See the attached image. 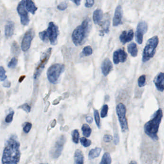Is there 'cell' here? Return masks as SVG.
Listing matches in <instances>:
<instances>
[{
	"label": "cell",
	"mask_w": 164,
	"mask_h": 164,
	"mask_svg": "<svg viewBox=\"0 0 164 164\" xmlns=\"http://www.w3.org/2000/svg\"><path fill=\"white\" fill-rule=\"evenodd\" d=\"M20 143L16 136L10 137L6 143L3 153L2 164H18L20 159Z\"/></svg>",
	"instance_id": "cell-1"
},
{
	"label": "cell",
	"mask_w": 164,
	"mask_h": 164,
	"mask_svg": "<svg viewBox=\"0 0 164 164\" xmlns=\"http://www.w3.org/2000/svg\"><path fill=\"white\" fill-rule=\"evenodd\" d=\"M92 23L89 18H86L74 30L71 38L73 43L76 46H80L85 43L92 28Z\"/></svg>",
	"instance_id": "cell-2"
},
{
	"label": "cell",
	"mask_w": 164,
	"mask_h": 164,
	"mask_svg": "<svg viewBox=\"0 0 164 164\" xmlns=\"http://www.w3.org/2000/svg\"><path fill=\"white\" fill-rule=\"evenodd\" d=\"M162 117L163 111L161 108L159 109L154 113L151 119L144 126V130L145 134L154 141L158 140L157 132Z\"/></svg>",
	"instance_id": "cell-3"
},
{
	"label": "cell",
	"mask_w": 164,
	"mask_h": 164,
	"mask_svg": "<svg viewBox=\"0 0 164 164\" xmlns=\"http://www.w3.org/2000/svg\"><path fill=\"white\" fill-rule=\"evenodd\" d=\"M158 43L159 38L157 36H153L148 39L143 51L142 61L144 63L149 61L154 57Z\"/></svg>",
	"instance_id": "cell-4"
},
{
	"label": "cell",
	"mask_w": 164,
	"mask_h": 164,
	"mask_svg": "<svg viewBox=\"0 0 164 164\" xmlns=\"http://www.w3.org/2000/svg\"><path fill=\"white\" fill-rule=\"evenodd\" d=\"M65 69V65L59 63L53 64L49 67L47 71V76L50 82L52 84L57 83Z\"/></svg>",
	"instance_id": "cell-5"
},
{
	"label": "cell",
	"mask_w": 164,
	"mask_h": 164,
	"mask_svg": "<svg viewBox=\"0 0 164 164\" xmlns=\"http://www.w3.org/2000/svg\"><path fill=\"white\" fill-rule=\"evenodd\" d=\"M126 107L123 103H119L116 107V112L118 116V121L123 132H126L129 130L128 121L126 118Z\"/></svg>",
	"instance_id": "cell-6"
},
{
	"label": "cell",
	"mask_w": 164,
	"mask_h": 164,
	"mask_svg": "<svg viewBox=\"0 0 164 164\" xmlns=\"http://www.w3.org/2000/svg\"><path fill=\"white\" fill-rule=\"evenodd\" d=\"M52 51V48H48L47 50H46V51L44 52L42 54L41 60H40V63L39 64L37 67L36 68L34 75H33V77L35 80L38 79L41 76L43 70L46 64L48 63V60L50 57Z\"/></svg>",
	"instance_id": "cell-7"
},
{
	"label": "cell",
	"mask_w": 164,
	"mask_h": 164,
	"mask_svg": "<svg viewBox=\"0 0 164 164\" xmlns=\"http://www.w3.org/2000/svg\"><path fill=\"white\" fill-rule=\"evenodd\" d=\"M66 142V138L65 136L63 135L60 136L57 139L50 152V155L52 158L57 159L61 156Z\"/></svg>",
	"instance_id": "cell-8"
},
{
	"label": "cell",
	"mask_w": 164,
	"mask_h": 164,
	"mask_svg": "<svg viewBox=\"0 0 164 164\" xmlns=\"http://www.w3.org/2000/svg\"><path fill=\"white\" fill-rule=\"evenodd\" d=\"M47 30L48 38L52 45H56L57 43V38L59 35L58 27L53 22H50L48 25Z\"/></svg>",
	"instance_id": "cell-9"
},
{
	"label": "cell",
	"mask_w": 164,
	"mask_h": 164,
	"mask_svg": "<svg viewBox=\"0 0 164 164\" xmlns=\"http://www.w3.org/2000/svg\"><path fill=\"white\" fill-rule=\"evenodd\" d=\"M25 1L22 0L19 2L17 7V11L20 17V21L22 24L24 26H27L29 25L30 20L28 12L25 8Z\"/></svg>",
	"instance_id": "cell-10"
},
{
	"label": "cell",
	"mask_w": 164,
	"mask_h": 164,
	"mask_svg": "<svg viewBox=\"0 0 164 164\" xmlns=\"http://www.w3.org/2000/svg\"><path fill=\"white\" fill-rule=\"evenodd\" d=\"M148 30V25L145 21H141L139 23L137 27L135 33V39L137 43L139 44H142L143 42L144 35Z\"/></svg>",
	"instance_id": "cell-11"
},
{
	"label": "cell",
	"mask_w": 164,
	"mask_h": 164,
	"mask_svg": "<svg viewBox=\"0 0 164 164\" xmlns=\"http://www.w3.org/2000/svg\"><path fill=\"white\" fill-rule=\"evenodd\" d=\"M35 33L34 30L30 29L25 34L21 43V49L23 51L26 52L29 50L31 46V42L34 38Z\"/></svg>",
	"instance_id": "cell-12"
},
{
	"label": "cell",
	"mask_w": 164,
	"mask_h": 164,
	"mask_svg": "<svg viewBox=\"0 0 164 164\" xmlns=\"http://www.w3.org/2000/svg\"><path fill=\"white\" fill-rule=\"evenodd\" d=\"M127 57L128 55L125 51L121 49H118L113 53V62L116 65L120 63H124L127 60Z\"/></svg>",
	"instance_id": "cell-13"
},
{
	"label": "cell",
	"mask_w": 164,
	"mask_h": 164,
	"mask_svg": "<svg viewBox=\"0 0 164 164\" xmlns=\"http://www.w3.org/2000/svg\"><path fill=\"white\" fill-rule=\"evenodd\" d=\"M122 8L120 5L116 7L115 10L114 18L113 20V25L114 27H117L121 24L122 19Z\"/></svg>",
	"instance_id": "cell-14"
},
{
	"label": "cell",
	"mask_w": 164,
	"mask_h": 164,
	"mask_svg": "<svg viewBox=\"0 0 164 164\" xmlns=\"http://www.w3.org/2000/svg\"><path fill=\"white\" fill-rule=\"evenodd\" d=\"M113 66L109 59L107 58L103 60L102 64V72L104 76H107L113 69Z\"/></svg>",
	"instance_id": "cell-15"
},
{
	"label": "cell",
	"mask_w": 164,
	"mask_h": 164,
	"mask_svg": "<svg viewBox=\"0 0 164 164\" xmlns=\"http://www.w3.org/2000/svg\"><path fill=\"white\" fill-rule=\"evenodd\" d=\"M134 37V32L132 30L127 31L126 30L123 31L119 37V39L123 44L131 42Z\"/></svg>",
	"instance_id": "cell-16"
},
{
	"label": "cell",
	"mask_w": 164,
	"mask_h": 164,
	"mask_svg": "<svg viewBox=\"0 0 164 164\" xmlns=\"http://www.w3.org/2000/svg\"><path fill=\"white\" fill-rule=\"evenodd\" d=\"M164 73L163 72H160L157 75V76L155 77L153 80L154 84H155L158 91L161 92H163L164 91Z\"/></svg>",
	"instance_id": "cell-17"
},
{
	"label": "cell",
	"mask_w": 164,
	"mask_h": 164,
	"mask_svg": "<svg viewBox=\"0 0 164 164\" xmlns=\"http://www.w3.org/2000/svg\"><path fill=\"white\" fill-rule=\"evenodd\" d=\"M15 23L12 21H9L5 26V35L7 37H10L14 34L15 30Z\"/></svg>",
	"instance_id": "cell-18"
},
{
	"label": "cell",
	"mask_w": 164,
	"mask_h": 164,
	"mask_svg": "<svg viewBox=\"0 0 164 164\" xmlns=\"http://www.w3.org/2000/svg\"><path fill=\"white\" fill-rule=\"evenodd\" d=\"M25 8L27 11L31 13L33 15L35 14L36 11L38 10L37 7L35 6V4L31 0L25 1Z\"/></svg>",
	"instance_id": "cell-19"
},
{
	"label": "cell",
	"mask_w": 164,
	"mask_h": 164,
	"mask_svg": "<svg viewBox=\"0 0 164 164\" xmlns=\"http://www.w3.org/2000/svg\"><path fill=\"white\" fill-rule=\"evenodd\" d=\"M84 157L80 150H76L74 153V164H84Z\"/></svg>",
	"instance_id": "cell-20"
},
{
	"label": "cell",
	"mask_w": 164,
	"mask_h": 164,
	"mask_svg": "<svg viewBox=\"0 0 164 164\" xmlns=\"http://www.w3.org/2000/svg\"><path fill=\"white\" fill-rule=\"evenodd\" d=\"M103 17V12L101 9H97L94 11L93 14V20L94 24L99 25L101 22Z\"/></svg>",
	"instance_id": "cell-21"
},
{
	"label": "cell",
	"mask_w": 164,
	"mask_h": 164,
	"mask_svg": "<svg viewBox=\"0 0 164 164\" xmlns=\"http://www.w3.org/2000/svg\"><path fill=\"white\" fill-rule=\"evenodd\" d=\"M102 149L99 147H96L89 151V160H92L95 158L98 157L101 153Z\"/></svg>",
	"instance_id": "cell-22"
},
{
	"label": "cell",
	"mask_w": 164,
	"mask_h": 164,
	"mask_svg": "<svg viewBox=\"0 0 164 164\" xmlns=\"http://www.w3.org/2000/svg\"><path fill=\"white\" fill-rule=\"evenodd\" d=\"M128 52L130 53L132 57H136L138 54V49L136 44L133 43L128 45Z\"/></svg>",
	"instance_id": "cell-23"
},
{
	"label": "cell",
	"mask_w": 164,
	"mask_h": 164,
	"mask_svg": "<svg viewBox=\"0 0 164 164\" xmlns=\"http://www.w3.org/2000/svg\"><path fill=\"white\" fill-rule=\"evenodd\" d=\"M109 26H110L109 21H106L103 25H102V29L100 30V32H99L100 35L102 36L104 35V34H108L109 32Z\"/></svg>",
	"instance_id": "cell-24"
},
{
	"label": "cell",
	"mask_w": 164,
	"mask_h": 164,
	"mask_svg": "<svg viewBox=\"0 0 164 164\" xmlns=\"http://www.w3.org/2000/svg\"><path fill=\"white\" fill-rule=\"evenodd\" d=\"M81 130L82 131V134L84 136L88 138L91 136L92 133V129L89 127V125L87 124H84L82 125Z\"/></svg>",
	"instance_id": "cell-25"
},
{
	"label": "cell",
	"mask_w": 164,
	"mask_h": 164,
	"mask_svg": "<svg viewBox=\"0 0 164 164\" xmlns=\"http://www.w3.org/2000/svg\"><path fill=\"white\" fill-rule=\"evenodd\" d=\"M93 50L91 46H87L84 47L82 50V51L80 53V56L81 57H89L93 54Z\"/></svg>",
	"instance_id": "cell-26"
},
{
	"label": "cell",
	"mask_w": 164,
	"mask_h": 164,
	"mask_svg": "<svg viewBox=\"0 0 164 164\" xmlns=\"http://www.w3.org/2000/svg\"><path fill=\"white\" fill-rule=\"evenodd\" d=\"M111 162H112V159L110 153H106L102 156L100 164H111Z\"/></svg>",
	"instance_id": "cell-27"
},
{
	"label": "cell",
	"mask_w": 164,
	"mask_h": 164,
	"mask_svg": "<svg viewBox=\"0 0 164 164\" xmlns=\"http://www.w3.org/2000/svg\"><path fill=\"white\" fill-rule=\"evenodd\" d=\"M72 138L74 143L76 144H79V138H80V133L78 130H74L72 132Z\"/></svg>",
	"instance_id": "cell-28"
},
{
	"label": "cell",
	"mask_w": 164,
	"mask_h": 164,
	"mask_svg": "<svg viewBox=\"0 0 164 164\" xmlns=\"http://www.w3.org/2000/svg\"><path fill=\"white\" fill-rule=\"evenodd\" d=\"M19 46L17 42L14 41L11 46V52L14 55H18L19 53Z\"/></svg>",
	"instance_id": "cell-29"
},
{
	"label": "cell",
	"mask_w": 164,
	"mask_h": 164,
	"mask_svg": "<svg viewBox=\"0 0 164 164\" xmlns=\"http://www.w3.org/2000/svg\"><path fill=\"white\" fill-rule=\"evenodd\" d=\"M94 117L96 125L99 129H100V117L99 116V112L97 110H94Z\"/></svg>",
	"instance_id": "cell-30"
},
{
	"label": "cell",
	"mask_w": 164,
	"mask_h": 164,
	"mask_svg": "<svg viewBox=\"0 0 164 164\" xmlns=\"http://www.w3.org/2000/svg\"><path fill=\"white\" fill-rule=\"evenodd\" d=\"M80 142L81 145L85 147H89L92 144V141L91 140H89L86 138L84 137L80 139Z\"/></svg>",
	"instance_id": "cell-31"
},
{
	"label": "cell",
	"mask_w": 164,
	"mask_h": 164,
	"mask_svg": "<svg viewBox=\"0 0 164 164\" xmlns=\"http://www.w3.org/2000/svg\"><path fill=\"white\" fill-rule=\"evenodd\" d=\"M145 82H146V76L145 75H143L139 78L138 80L139 87H143L145 85Z\"/></svg>",
	"instance_id": "cell-32"
},
{
	"label": "cell",
	"mask_w": 164,
	"mask_h": 164,
	"mask_svg": "<svg viewBox=\"0 0 164 164\" xmlns=\"http://www.w3.org/2000/svg\"><path fill=\"white\" fill-rule=\"evenodd\" d=\"M18 63V60L16 58L13 57L8 64V67L9 68H14L16 67Z\"/></svg>",
	"instance_id": "cell-33"
},
{
	"label": "cell",
	"mask_w": 164,
	"mask_h": 164,
	"mask_svg": "<svg viewBox=\"0 0 164 164\" xmlns=\"http://www.w3.org/2000/svg\"><path fill=\"white\" fill-rule=\"evenodd\" d=\"M39 36L40 38L42 41L44 42H46L48 41V34H47V30H44L41 31L39 33Z\"/></svg>",
	"instance_id": "cell-34"
},
{
	"label": "cell",
	"mask_w": 164,
	"mask_h": 164,
	"mask_svg": "<svg viewBox=\"0 0 164 164\" xmlns=\"http://www.w3.org/2000/svg\"><path fill=\"white\" fill-rule=\"evenodd\" d=\"M6 71L2 66H0V80L4 81L7 79V76L6 75Z\"/></svg>",
	"instance_id": "cell-35"
},
{
	"label": "cell",
	"mask_w": 164,
	"mask_h": 164,
	"mask_svg": "<svg viewBox=\"0 0 164 164\" xmlns=\"http://www.w3.org/2000/svg\"><path fill=\"white\" fill-rule=\"evenodd\" d=\"M108 111V106L107 104H104L102 108L101 112V116L102 118H104L107 116Z\"/></svg>",
	"instance_id": "cell-36"
},
{
	"label": "cell",
	"mask_w": 164,
	"mask_h": 164,
	"mask_svg": "<svg viewBox=\"0 0 164 164\" xmlns=\"http://www.w3.org/2000/svg\"><path fill=\"white\" fill-rule=\"evenodd\" d=\"M18 108L22 109L24 111L29 113L31 111V107L29 106L28 103H24L18 107Z\"/></svg>",
	"instance_id": "cell-37"
},
{
	"label": "cell",
	"mask_w": 164,
	"mask_h": 164,
	"mask_svg": "<svg viewBox=\"0 0 164 164\" xmlns=\"http://www.w3.org/2000/svg\"><path fill=\"white\" fill-rule=\"evenodd\" d=\"M14 114L15 112L14 111H12L7 116L5 119V121L7 123H11L13 121V117H14Z\"/></svg>",
	"instance_id": "cell-38"
},
{
	"label": "cell",
	"mask_w": 164,
	"mask_h": 164,
	"mask_svg": "<svg viewBox=\"0 0 164 164\" xmlns=\"http://www.w3.org/2000/svg\"><path fill=\"white\" fill-rule=\"evenodd\" d=\"M32 128V124L30 122H27L25 124L23 128V131L25 133H29Z\"/></svg>",
	"instance_id": "cell-39"
},
{
	"label": "cell",
	"mask_w": 164,
	"mask_h": 164,
	"mask_svg": "<svg viewBox=\"0 0 164 164\" xmlns=\"http://www.w3.org/2000/svg\"><path fill=\"white\" fill-rule=\"evenodd\" d=\"M67 8V3L66 2H62L57 6V9L60 11H64Z\"/></svg>",
	"instance_id": "cell-40"
},
{
	"label": "cell",
	"mask_w": 164,
	"mask_h": 164,
	"mask_svg": "<svg viewBox=\"0 0 164 164\" xmlns=\"http://www.w3.org/2000/svg\"><path fill=\"white\" fill-rule=\"evenodd\" d=\"M103 141L106 143H109L113 140V137L109 134H106L103 137Z\"/></svg>",
	"instance_id": "cell-41"
},
{
	"label": "cell",
	"mask_w": 164,
	"mask_h": 164,
	"mask_svg": "<svg viewBox=\"0 0 164 164\" xmlns=\"http://www.w3.org/2000/svg\"><path fill=\"white\" fill-rule=\"evenodd\" d=\"M94 1L93 0H87L86 1L85 7L87 8L92 7L94 5Z\"/></svg>",
	"instance_id": "cell-42"
},
{
	"label": "cell",
	"mask_w": 164,
	"mask_h": 164,
	"mask_svg": "<svg viewBox=\"0 0 164 164\" xmlns=\"http://www.w3.org/2000/svg\"><path fill=\"white\" fill-rule=\"evenodd\" d=\"M114 144H115V145H117L119 142V136H118V134H117V133H115V134H114Z\"/></svg>",
	"instance_id": "cell-43"
},
{
	"label": "cell",
	"mask_w": 164,
	"mask_h": 164,
	"mask_svg": "<svg viewBox=\"0 0 164 164\" xmlns=\"http://www.w3.org/2000/svg\"><path fill=\"white\" fill-rule=\"evenodd\" d=\"M11 83L10 81H4V83H3V86L6 88H10L11 87Z\"/></svg>",
	"instance_id": "cell-44"
},
{
	"label": "cell",
	"mask_w": 164,
	"mask_h": 164,
	"mask_svg": "<svg viewBox=\"0 0 164 164\" xmlns=\"http://www.w3.org/2000/svg\"><path fill=\"white\" fill-rule=\"evenodd\" d=\"M86 121L89 123L91 124L93 123V118L92 116H88L86 117Z\"/></svg>",
	"instance_id": "cell-45"
},
{
	"label": "cell",
	"mask_w": 164,
	"mask_h": 164,
	"mask_svg": "<svg viewBox=\"0 0 164 164\" xmlns=\"http://www.w3.org/2000/svg\"><path fill=\"white\" fill-rule=\"evenodd\" d=\"M72 2H74L77 6H79L80 4L81 1H80V0H75V1H72Z\"/></svg>",
	"instance_id": "cell-46"
},
{
	"label": "cell",
	"mask_w": 164,
	"mask_h": 164,
	"mask_svg": "<svg viewBox=\"0 0 164 164\" xmlns=\"http://www.w3.org/2000/svg\"><path fill=\"white\" fill-rule=\"evenodd\" d=\"M25 78H26V76H25V75H23V76H21V77L19 78V80H18L19 82L21 83V82H22Z\"/></svg>",
	"instance_id": "cell-47"
},
{
	"label": "cell",
	"mask_w": 164,
	"mask_h": 164,
	"mask_svg": "<svg viewBox=\"0 0 164 164\" xmlns=\"http://www.w3.org/2000/svg\"><path fill=\"white\" fill-rule=\"evenodd\" d=\"M130 164H137V162H136V161H131V162H130Z\"/></svg>",
	"instance_id": "cell-48"
},
{
	"label": "cell",
	"mask_w": 164,
	"mask_h": 164,
	"mask_svg": "<svg viewBox=\"0 0 164 164\" xmlns=\"http://www.w3.org/2000/svg\"><path fill=\"white\" fill-rule=\"evenodd\" d=\"M48 164V163H44V164H43V163H41V164Z\"/></svg>",
	"instance_id": "cell-49"
},
{
	"label": "cell",
	"mask_w": 164,
	"mask_h": 164,
	"mask_svg": "<svg viewBox=\"0 0 164 164\" xmlns=\"http://www.w3.org/2000/svg\"><path fill=\"white\" fill-rule=\"evenodd\" d=\"M0 33H1V31H0Z\"/></svg>",
	"instance_id": "cell-50"
}]
</instances>
